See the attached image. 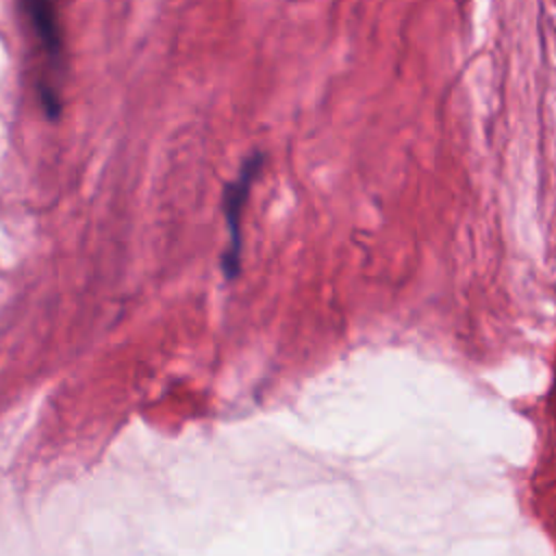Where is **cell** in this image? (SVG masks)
Wrapping results in <instances>:
<instances>
[{"instance_id":"6da1fadb","label":"cell","mask_w":556,"mask_h":556,"mask_svg":"<svg viewBox=\"0 0 556 556\" xmlns=\"http://www.w3.org/2000/svg\"><path fill=\"white\" fill-rule=\"evenodd\" d=\"M263 167V154L256 152L252 154L239 169L237 178L226 187L224 193V213H226V224H228V235L230 243L222 256V267L228 278H235L239 271V258H241V213L248 200V193L252 189L254 178L258 176Z\"/></svg>"},{"instance_id":"7a4b0ae2","label":"cell","mask_w":556,"mask_h":556,"mask_svg":"<svg viewBox=\"0 0 556 556\" xmlns=\"http://www.w3.org/2000/svg\"><path fill=\"white\" fill-rule=\"evenodd\" d=\"M30 26L52 67H59L63 37L59 24V0H24Z\"/></svg>"}]
</instances>
